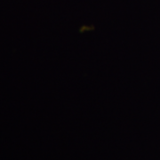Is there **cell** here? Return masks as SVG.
Here are the masks:
<instances>
[]
</instances>
